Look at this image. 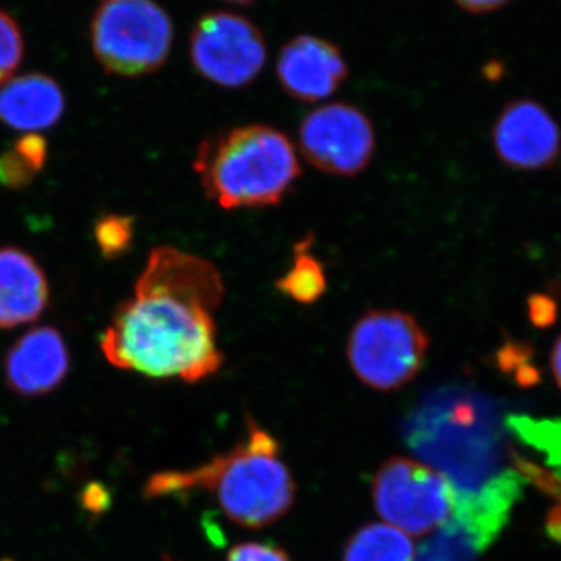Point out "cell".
Listing matches in <instances>:
<instances>
[{
	"mask_svg": "<svg viewBox=\"0 0 561 561\" xmlns=\"http://www.w3.org/2000/svg\"><path fill=\"white\" fill-rule=\"evenodd\" d=\"M213 313L175 295L135 290L103 332V356L121 370L201 382L224 364Z\"/></svg>",
	"mask_w": 561,
	"mask_h": 561,
	"instance_id": "cell-1",
	"label": "cell"
},
{
	"mask_svg": "<svg viewBox=\"0 0 561 561\" xmlns=\"http://www.w3.org/2000/svg\"><path fill=\"white\" fill-rule=\"evenodd\" d=\"M208 493L231 523L264 529L289 513L297 494L294 476L280 457L278 440L247 416L245 435L230 451L187 471L154 474L146 496L184 497Z\"/></svg>",
	"mask_w": 561,
	"mask_h": 561,
	"instance_id": "cell-2",
	"label": "cell"
},
{
	"mask_svg": "<svg viewBox=\"0 0 561 561\" xmlns=\"http://www.w3.org/2000/svg\"><path fill=\"white\" fill-rule=\"evenodd\" d=\"M194 171L210 202L224 209L278 205L301 175L294 144L267 125H243L209 136Z\"/></svg>",
	"mask_w": 561,
	"mask_h": 561,
	"instance_id": "cell-3",
	"label": "cell"
},
{
	"mask_svg": "<svg viewBox=\"0 0 561 561\" xmlns=\"http://www.w3.org/2000/svg\"><path fill=\"white\" fill-rule=\"evenodd\" d=\"M90 41L106 72L142 77L168 61L173 22L154 0H101L92 14Z\"/></svg>",
	"mask_w": 561,
	"mask_h": 561,
	"instance_id": "cell-4",
	"label": "cell"
},
{
	"mask_svg": "<svg viewBox=\"0 0 561 561\" xmlns=\"http://www.w3.org/2000/svg\"><path fill=\"white\" fill-rule=\"evenodd\" d=\"M430 337L415 317L393 309L370 311L351 331L346 356L351 370L370 389L393 391L423 370Z\"/></svg>",
	"mask_w": 561,
	"mask_h": 561,
	"instance_id": "cell-5",
	"label": "cell"
},
{
	"mask_svg": "<svg viewBox=\"0 0 561 561\" xmlns=\"http://www.w3.org/2000/svg\"><path fill=\"white\" fill-rule=\"evenodd\" d=\"M373 504L379 516L409 537H424L448 523L456 490L442 472L408 457H391L376 471Z\"/></svg>",
	"mask_w": 561,
	"mask_h": 561,
	"instance_id": "cell-6",
	"label": "cell"
},
{
	"mask_svg": "<svg viewBox=\"0 0 561 561\" xmlns=\"http://www.w3.org/2000/svg\"><path fill=\"white\" fill-rule=\"evenodd\" d=\"M192 66L228 90H241L260 76L267 62V43L254 22L230 11H209L191 32Z\"/></svg>",
	"mask_w": 561,
	"mask_h": 561,
	"instance_id": "cell-7",
	"label": "cell"
},
{
	"mask_svg": "<svg viewBox=\"0 0 561 561\" xmlns=\"http://www.w3.org/2000/svg\"><path fill=\"white\" fill-rule=\"evenodd\" d=\"M300 149L313 168L354 176L370 164L376 138L367 114L348 103H330L301 121Z\"/></svg>",
	"mask_w": 561,
	"mask_h": 561,
	"instance_id": "cell-8",
	"label": "cell"
},
{
	"mask_svg": "<svg viewBox=\"0 0 561 561\" xmlns=\"http://www.w3.org/2000/svg\"><path fill=\"white\" fill-rule=\"evenodd\" d=\"M497 157L519 171L549 168L559 158V125L540 103L515 101L501 111L493 128Z\"/></svg>",
	"mask_w": 561,
	"mask_h": 561,
	"instance_id": "cell-9",
	"label": "cell"
},
{
	"mask_svg": "<svg viewBox=\"0 0 561 561\" xmlns=\"http://www.w3.org/2000/svg\"><path fill=\"white\" fill-rule=\"evenodd\" d=\"M276 76L287 95L298 102L330 99L348 79L350 70L339 46L313 35H298L284 44Z\"/></svg>",
	"mask_w": 561,
	"mask_h": 561,
	"instance_id": "cell-10",
	"label": "cell"
},
{
	"mask_svg": "<svg viewBox=\"0 0 561 561\" xmlns=\"http://www.w3.org/2000/svg\"><path fill=\"white\" fill-rule=\"evenodd\" d=\"M135 290L162 291L205 306L216 312L224 300L225 284L216 265L171 247L151 251Z\"/></svg>",
	"mask_w": 561,
	"mask_h": 561,
	"instance_id": "cell-11",
	"label": "cell"
},
{
	"mask_svg": "<svg viewBox=\"0 0 561 561\" xmlns=\"http://www.w3.org/2000/svg\"><path fill=\"white\" fill-rule=\"evenodd\" d=\"M69 365L68 346L60 332L50 327L33 328L7 354L5 381L20 397H43L60 387Z\"/></svg>",
	"mask_w": 561,
	"mask_h": 561,
	"instance_id": "cell-12",
	"label": "cell"
},
{
	"mask_svg": "<svg viewBox=\"0 0 561 561\" xmlns=\"http://www.w3.org/2000/svg\"><path fill=\"white\" fill-rule=\"evenodd\" d=\"M49 306V283L38 262L14 247L0 249V328L33 323Z\"/></svg>",
	"mask_w": 561,
	"mask_h": 561,
	"instance_id": "cell-13",
	"label": "cell"
},
{
	"mask_svg": "<svg viewBox=\"0 0 561 561\" xmlns=\"http://www.w3.org/2000/svg\"><path fill=\"white\" fill-rule=\"evenodd\" d=\"M65 108L60 84L44 73L16 77L0 88V122L16 131L47 130L60 122Z\"/></svg>",
	"mask_w": 561,
	"mask_h": 561,
	"instance_id": "cell-14",
	"label": "cell"
},
{
	"mask_svg": "<svg viewBox=\"0 0 561 561\" xmlns=\"http://www.w3.org/2000/svg\"><path fill=\"white\" fill-rule=\"evenodd\" d=\"M343 561H415V546L397 527L371 523L351 535Z\"/></svg>",
	"mask_w": 561,
	"mask_h": 561,
	"instance_id": "cell-15",
	"label": "cell"
},
{
	"mask_svg": "<svg viewBox=\"0 0 561 561\" xmlns=\"http://www.w3.org/2000/svg\"><path fill=\"white\" fill-rule=\"evenodd\" d=\"M313 239L306 238L294 249V264L276 280V289L301 305L319 301L327 291L323 264L311 253Z\"/></svg>",
	"mask_w": 561,
	"mask_h": 561,
	"instance_id": "cell-16",
	"label": "cell"
},
{
	"mask_svg": "<svg viewBox=\"0 0 561 561\" xmlns=\"http://www.w3.org/2000/svg\"><path fill=\"white\" fill-rule=\"evenodd\" d=\"M47 158L46 140L27 135L0 157V183L10 190L27 186L43 169Z\"/></svg>",
	"mask_w": 561,
	"mask_h": 561,
	"instance_id": "cell-17",
	"label": "cell"
},
{
	"mask_svg": "<svg viewBox=\"0 0 561 561\" xmlns=\"http://www.w3.org/2000/svg\"><path fill=\"white\" fill-rule=\"evenodd\" d=\"M133 234H135V225L131 217L117 216V214L102 217L94 228L95 242L106 260H116L130 249Z\"/></svg>",
	"mask_w": 561,
	"mask_h": 561,
	"instance_id": "cell-18",
	"label": "cell"
},
{
	"mask_svg": "<svg viewBox=\"0 0 561 561\" xmlns=\"http://www.w3.org/2000/svg\"><path fill=\"white\" fill-rule=\"evenodd\" d=\"M24 35L20 24L5 10L0 9V84L11 79L24 60Z\"/></svg>",
	"mask_w": 561,
	"mask_h": 561,
	"instance_id": "cell-19",
	"label": "cell"
},
{
	"mask_svg": "<svg viewBox=\"0 0 561 561\" xmlns=\"http://www.w3.org/2000/svg\"><path fill=\"white\" fill-rule=\"evenodd\" d=\"M227 561H290L289 556L268 542H242L228 552Z\"/></svg>",
	"mask_w": 561,
	"mask_h": 561,
	"instance_id": "cell-20",
	"label": "cell"
},
{
	"mask_svg": "<svg viewBox=\"0 0 561 561\" xmlns=\"http://www.w3.org/2000/svg\"><path fill=\"white\" fill-rule=\"evenodd\" d=\"M461 10L470 11V13L482 14L491 13L507 5L511 0H454Z\"/></svg>",
	"mask_w": 561,
	"mask_h": 561,
	"instance_id": "cell-21",
	"label": "cell"
},
{
	"mask_svg": "<svg viewBox=\"0 0 561 561\" xmlns=\"http://www.w3.org/2000/svg\"><path fill=\"white\" fill-rule=\"evenodd\" d=\"M551 368L553 373V378H556L557 383L561 389V335L559 341L553 345L552 354H551Z\"/></svg>",
	"mask_w": 561,
	"mask_h": 561,
	"instance_id": "cell-22",
	"label": "cell"
},
{
	"mask_svg": "<svg viewBox=\"0 0 561 561\" xmlns=\"http://www.w3.org/2000/svg\"><path fill=\"white\" fill-rule=\"evenodd\" d=\"M228 3H234V5H251V3L256 2V0H225Z\"/></svg>",
	"mask_w": 561,
	"mask_h": 561,
	"instance_id": "cell-23",
	"label": "cell"
},
{
	"mask_svg": "<svg viewBox=\"0 0 561 561\" xmlns=\"http://www.w3.org/2000/svg\"><path fill=\"white\" fill-rule=\"evenodd\" d=\"M560 437H561V427H560ZM557 445L552 446V454H556V456H561V440L556 442Z\"/></svg>",
	"mask_w": 561,
	"mask_h": 561,
	"instance_id": "cell-24",
	"label": "cell"
}]
</instances>
